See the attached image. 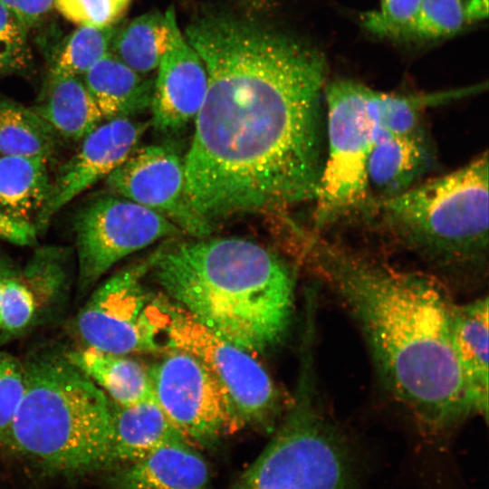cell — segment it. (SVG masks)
I'll use <instances>...</instances> for the list:
<instances>
[{
  "mask_svg": "<svg viewBox=\"0 0 489 489\" xmlns=\"http://www.w3.org/2000/svg\"><path fill=\"white\" fill-rule=\"evenodd\" d=\"M184 34L208 80L184 159L193 210L213 226L313 201L325 154L323 54L234 14H205Z\"/></svg>",
  "mask_w": 489,
  "mask_h": 489,
  "instance_id": "cell-1",
  "label": "cell"
},
{
  "mask_svg": "<svg viewBox=\"0 0 489 489\" xmlns=\"http://www.w3.org/2000/svg\"><path fill=\"white\" fill-rule=\"evenodd\" d=\"M292 257L345 304L387 389L424 436L444 438L473 415L452 345L455 302L437 278L398 268L303 226Z\"/></svg>",
  "mask_w": 489,
  "mask_h": 489,
  "instance_id": "cell-2",
  "label": "cell"
},
{
  "mask_svg": "<svg viewBox=\"0 0 489 489\" xmlns=\"http://www.w3.org/2000/svg\"><path fill=\"white\" fill-rule=\"evenodd\" d=\"M148 262L172 302L220 337L256 353L285 339L293 269L261 244L238 237L172 242Z\"/></svg>",
  "mask_w": 489,
  "mask_h": 489,
  "instance_id": "cell-3",
  "label": "cell"
},
{
  "mask_svg": "<svg viewBox=\"0 0 489 489\" xmlns=\"http://www.w3.org/2000/svg\"><path fill=\"white\" fill-rule=\"evenodd\" d=\"M488 153L388 197L371 196L358 220L448 273L482 272L488 259Z\"/></svg>",
  "mask_w": 489,
  "mask_h": 489,
  "instance_id": "cell-4",
  "label": "cell"
},
{
  "mask_svg": "<svg viewBox=\"0 0 489 489\" xmlns=\"http://www.w3.org/2000/svg\"><path fill=\"white\" fill-rule=\"evenodd\" d=\"M24 364L25 388L8 447L60 474L113 466L107 395L65 355H37Z\"/></svg>",
  "mask_w": 489,
  "mask_h": 489,
  "instance_id": "cell-5",
  "label": "cell"
},
{
  "mask_svg": "<svg viewBox=\"0 0 489 489\" xmlns=\"http://www.w3.org/2000/svg\"><path fill=\"white\" fill-rule=\"evenodd\" d=\"M310 357L292 408L234 489H362L360 466L322 412Z\"/></svg>",
  "mask_w": 489,
  "mask_h": 489,
  "instance_id": "cell-6",
  "label": "cell"
},
{
  "mask_svg": "<svg viewBox=\"0 0 489 489\" xmlns=\"http://www.w3.org/2000/svg\"><path fill=\"white\" fill-rule=\"evenodd\" d=\"M369 91L370 88L351 80L325 86V154L313 199L316 231L357 220L371 197L368 161L374 123L368 106Z\"/></svg>",
  "mask_w": 489,
  "mask_h": 489,
  "instance_id": "cell-7",
  "label": "cell"
},
{
  "mask_svg": "<svg viewBox=\"0 0 489 489\" xmlns=\"http://www.w3.org/2000/svg\"><path fill=\"white\" fill-rule=\"evenodd\" d=\"M163 340L165 350L187 352L209 371L230 406L235 431L272 424L278 410V391L249 351L216 334L168 301Z\"/></svg>",
  "mask_w": 489,
  "mask_h": 489,
  "instance_id": "cell-8",
  "label": "cell"
},
{
  "mask_svg": "<svg viewBox=\"0 0 489 489\" xmlns=\"http://www.w3.org/2000/svg\"><path fill=\"white\" fill-rule=\"evenodd\" d=\"M148 268V260L130 264L91 293L75 322L85 346L119 355L164 350L165 302H149L141 283Z\"/></svg>",
  "mask_w": 489,
  "mask_h": 489,
  "instance_id": "cell-9",
  "label": "cell"
},
{
  "mask_svg": "<svg viewBox=\"0 0 489 489\" xmlns=\"http://www.w3.org/2000/svg\"><path fill=\"white\" fill-rule=\"evenodd\" d=\"M81 290L126 256L183 232L158 212L113 193L95 197L72 218Z\"/></svg>",
  "mask_w": 489,
  "mask_h": 489,
  "instance_id": "cell-10",
  "label": "cell"
},
{
  "mask_svg": "<svg viewBox=\"0 0 489 489\" xmlns=\"http://www.w3.org/2000/svg\"><path fill=\"white\" fill-rule=\"evenodd\" d=\"M149 375L156 402L191 446L213 447L224 435L235 432L225 395L193 355L169 350Z\"/></svg>",
  "mask_w": 489,
  "mask_h": 489,
  "instance_id": "cell-11",
  "label": "cell"
},
{
  "mask_svg": "<svg viewBox=\"0 0 489 489\" xmlns=\"http://www.w3.org/2000/svg\"><path fill=\"white\" fill-rule=\"evenodd\" d=\"M105 180L110 193L159 213L185 234L203 238L213 230L191 207L184 159L170 146L136 149Z\"/></svg>",
  "mask_w": 489,
  "mask_h": 489,
  "instance_id": "cell-12",
  "label": "cell"
},
{
  "mask_svg": "<svg viewBox=\"0 0 489 489\" xmlns=\"http://www.w3.org/2000/svg\"><path fill=\"white\" fill-rule=\"evenodd\" d=\"M146 129L142 122L118 118L100 124L59 169L34 225L43 233L53 217L73 198L106 179L136 149Z\"/></svg>",
  "mask_w": 489,
  "mask_h": 489,
  "instance_id": "cell-13",
  "label": "cell"
},
{
  "mask_svg": "<svg viewBox=\"0 0 489 489\" xmlns=\"http://www.w3.org/2000/svg\"><path fill=\"white\" fill-rule=\"evenodd\" d=\"M157 70L150 104L152 125L161 134H176L195 120L208 83L204 62L179 29L177 18Z\"/></svg>",
  "mask_w": 489,
  "mask_h": 489,
  "instance_id": "cell-14",
  "label": "cell"
},
{
  "mask_svg": "<svg viewBox=\"0 0 489 489\" xmlns=\"http://www.w3.org/2000/svg\"><path fill=\"white\" fill-rule=\"evenodd\" d=\"M455 358L473 415L488 418V298L455 303L451 314Z\"/></svg>",
  "mask_w": 489,
  "mask_h": 489,
  "instance_id": "cell-15",
  "label": "cell"
},
{
  "mask_svg": "<svg viewBox=\"0 0 489 489\" xmlns=\"http://www.w3.org/2000/svg\"><path fill=\"white\" fill-rule=\"evenodd\" d=\"M209 467L190 444H166L122 465L112 477L117 489H207Z\"/></svg>",
  "mask_w": 489,
  "mask_h": 489,
  "instance_id": "cell-16",
  "label": "cell"
},
{
  "mask_svg": "<svg viewBox=\"0 0 489 489\" xmlns=\"http://www.w3.org/2000/svg\"><path fill=\"white\" fill-rule=\"evenodd\" d=\"M432 161L424 129L380 139L373 144L368 161L370 195L388 197L408 189L419 182Z\"/></svg>",
  "mask_w": 489,
  "mask_h": 489,
  "instance_id": "cell-17",
  "label": "cell"
},
{
  "mask_svg": "<svg viewBox=\"0 0 489 489\" xmlns=\"http://www.w3.org/2000/svg\"><path fill=\"white\" fill-rule=\"evenodd\" d=\"M82 79L103 120L130 118L150 108L154 81L105 54Z\"/></svg>",
  "mask_w": 489,
  "mask_h": 489,
  "instance_id": "cell-18",
  "label": "cell"
},
{
  "mask_svg": "<svg viewBox=\"0 0 489 489\" xmlns=\"http://www.w3.org/2000/svg\"><path fill=\"white\" fill-rule=\"evenodd\" d=\"M110 413L114 465L135 462L168 443L187 442L155 398L129 406L110 400Z\"/></svg>",
  "mask_w": 489,
  "mask_h": 489,
  "instance_id": "cell-19",
  "label": "cell"
},
{
  "mask_svg": "<svg viewBox=\"0 0 489 489\" xmlns=\"http://www.w3.org/2000/svg\"><path fill=\"white\" fill-rule=\"evenodd\" d=\"M33 110L57 135L81 141L103 120L82 77L49 73L43 92Z\"/></svg>",
  "mask_w": 489,
  "mask_h": 489,
  "instance_id": "cell-20",
  "label": "cell"
},
{
  "mask_svg": "<svg viewBox=\"0 0 489 489\" xmlns=\"http://www.w3.org/2000/svg\"><path fill=\"white\" fill-rule=\"evenodd\" d=\"M65 356L116 404L129 406L154 398L149 369L135 360L87 346Z\"/></svg>",
  "mask_w": 489,
  "mask_h": 489,
  "instance_id": "cell-21",
  "label": "cell"
},
{
  "mask_svg": "<svg viewBox=\"0 0 489 489\" xmlns=\"http://www.w3.org/2000/svg\"><path fill=\"white\" fill-rule=\"evenodd\" d=\"M51 185L47 160L0 155V210L7 216L34 224Z\"/></svg>",
  "mask_w": 489,
  "mask_h": 489,
  "instance_id": "cell-22",
  "label": "cell"
},
{
  "mask_svg": "<svg viewBox=\"0 0 489 489\" xmlns=\"http://www.w3.org/2000/svg\"><path fill=\"white\" fill-rule=\"evenodd\" d=\"M174 8L154 10L132 19L117 30L110 52L137 72L147 75L157 70L169 43L176 19Z\"/></svg>",
  "mask_w": 489,
  "mask_h": 489,
  "instance_id": "cell-23",
  "label": "cell"
},
{
  "mask_svg": "<svg viewBox=\"0 0 489 489\" xmlns=\"http://www.w3.org/2000/svg\"><path fill=\"white\" fill-rule=\"evenodd\" d=\"M56 132L33 108L0 98V155L40 158L53 156Z\"/></svg>",
  "mask_w": 489,
  "mask_h": 489,
  "instance_id": "cell-24",
  "label": "cell"
},
{
  "mask_svg": "<svg viewBox=\"0 0 489 489\" xmlns=\"http://www.w3.org/2000/svg\"><path fill=\"white\" fill-rule=\"evenodd\" d=\"M116 32L114 24L78 26L62 44L49 73L82 77L110 52Z\"/></svg>",
  "mask_w": 489,
  "mask_h": 489,
  "instance_id": "cell-25",
  "label": "cell"
},
{
  "mask_svg": "<svg viewBox=\"0 0 489 489\" xmlns=\"http://www.w3.org/2000/svg\"><path fill=\"white\" fill-rule=\"evenodd\" d=\"M36 290L31 281L15 270L8 276L0 296V334L17 333L33 322L41 302Z\"/></svg>",
  "mask_w": 489,
  "mask_h": 489,
  "instance_id": "cell-26",
  "label": "cell"
},
{
  "mask_svg": "<svg viewBox=\"0 0 489 489\" xmlns=\"http://www.w3.org/2000/svg\"><path fill=\"white\" fill-rule=\"evenodd\" d=\"M465 23L461 0H422L408 37L431 40L450 36Z\"/></svg>",
  "mask_w": 489,
  "mask_h": 489,
  "instance_id": "cell-27",
  "label": "cell"
},
{
  "mask_svg": "<svg viewBox=\"0 0 489 489\" xmlns=\"http://www.w3.org/2000/svg\"><path fill=\"white\" fill-rule=\"evenodd\" d=\"M28 29L0 4V75L24 72L31 64Z\"/></svg>",
  "mask_w": 489,
  "mask_h": 489,
  "instance_id": "cell-28",
  "label": "cell"
},
{
  "mask_svg": "<svg viewBox=\"0 0 489 489\" xmlns=\"http://www.w3.org/2000/svg\"><path fill=\"white\" fill-rule=\"evenodd\" d=\"M25 388L24 364L0 351V446L8 447L11 425Z\"/></svg>",
  "mask_w": 489,
  "mask_h": 489,
  "instance_id": "cell-29",
  "label": "cell"
},
{
  "mask_svg": "<svg viewBox=\"0 0 489 489\" xmlns=\"http://www.w3.org/2000/svg\"><path fill=\"white\" fill-rule=\"evenodd\" d=\"M421 2L422 0H380V9L365 15V25L379 36L408 37Z\"/></svg>",
  "mask_w": 489,
  "mask_h": 489,
  "instance_id": "cell-30",
  "label": "cell"
},
{
  "mask_svg": "<svg viewBox=\"0 0 489 489\" xmlns=\"http://www.w3.org/2000/svg\"><path fill=\"white\" fill-rule=\"evenodd\" d=\"M129 3L130 0H53V7L78 26H108L122 16Z\"/></svg>",
  "mask_w": 489,
  "mask_h": 489,
  "instance_id": "cell-31",
  "label": "cell"
},
{
  "mask_svg": "<svg viewBox=\"0 0 489 489\" xmlns=\"http://www.w3.org/2000/svg\"><path fill=\"white\" fill-rule=\"evenodd\" d=\"M34 224L14 219L0 210V240L17 245H34L37 241Z\"/></svg>",
  "mask_w": 489,
  "mask_h": 489,
  "instance_id": "cell-32",
  "label": "cell"
},
{
  "mask_svg": "<svg viewBox=\"0 0 489 489\" xmlns=\"http://www.w3.org/2000/svg\"><path fill=\"white\" fill-rule=\"evenodd\" d=\"M28 28L39 23L53 7V0H0Z\"/></svg>",
  "mask_w": 489,
  "mask_h": 489,
  "instance_id": "cell-33",
  "label": "cell"
},
{
  "mask_svg": "<svg viewBox=\"0 0 489 489\" xmlns=\"http://www.w3.org/2000/svg\"><path fill=\"white\" fill-rule=\"evenodd\" d=\"M465 23L476 22L487 17L488 0H465L464 2Z\"/></svg>",
  "mask_w": 489,
  "mask_h": 489,
  "instance_id": "cell-34",
  "label": "cell"
},
{
  "mask_svg": "<svg viewBox=\"0 0 489 489\" xmlns=\"http://www.w3.org/2000/svg\"><path fill=\"white\" fill-rule=\"evenodd\" d=\"M14 269L4 259L0 257V296L8 276L14 272Z\"/></svg>",
  "mask_w": 489,
  "mask_h": 489,
  "instance_id": "cell-35",
  "label": "cell"
},
{
  "mask_svg": "<svg viewBox=\"0 0 489 489\" xmlns=\"http://www.w3.org/2000/svg\"><path fill=\"white\" fill-rule=\"evenodd\" d=\"M463 3L465 1V0H461Z\"/></svg>",
  "mask_w": 489,
  "mask_h": 489,
  "instance_id": "cell-36",
  "label": "cell"
}]
</instances>
